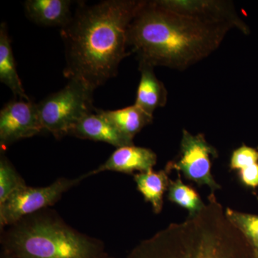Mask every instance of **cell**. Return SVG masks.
<instances>
[{
    "instance_id": "1",
    "label": "cell",
    "mask_w": 258,
    "mask_h": 258,
    "mask_svg": "<svg viewBox=\"0 0 258 258\" xmlns=\"http://www.w3.org/2000/svg\"><path fill=\"white\" fill-rule=\"evenodd\" d=\"M144 1L107 0L81 3L61 28L66 49L64 76L79 79L96 90L115 77L127 52L128 31Z\"/></svg>"
},
{
    "instance_id": "2",
    "label": "cell",
    "mask_w": 258,
    "mask_h": 258,
    "mask_svg": "<svg viewBox=\"0 0 258 258\" xmlns=\"http://www.w3.org/2000/svg\"><path fill=\"white\" fill-rule=\"evenodd\" d=\"M230 29L144 1L128 31L139 62L184 71L216 51Z\"/></svg>"
},
{
    "instance_id": "3",
    "label": "cell",
    "mask_w": 258,
    "mask_h": 258,
    "mask_svg": "<svg viewBox=\"0 0 258 258\" xmlns=\"http://www.w3.org/2000/svg\"><path fill=\"white\" fill-rule=\"evenodd\" d=\"M126 258H256L215 195L195 216L172 223L136 246Z\"/></svg>"
},
{
    "instance_id": "4",
    "label": "cell",
    "mask_w": 258,
    "mask_h": 258,
    "mask_svg": "<svg viewBox=\"0 0 258 258\" xmlns=\"http://www.w3.org/2000/svg\"><path fill=\"white\" fill-rule=\"evenodd\" d=\"M3 235L4 254L13 258H101L103 244L54 217L30 216Z\"/></svg>"
},
{
    "instance_id": "5",
    "label": "cell",
    "mask_w": 258,
    "mask_h": 258,
    "mask_svg": "<svg viewBox=\"0 0 258 258\" xmlns=\"http://www.w3.org/2000/svg\"><path fill=\"white\" fill-rule=\"evenodd\" d=\"M94 91L87 83L72 79L60 91L39 102L37 108L44 131L57 139L69 135L80 120L96 111L93 104Z\"/></svg>"
},
{
    "instance_id": "6",
    "label": "cell",
    "mask_w": 258,
    "mask_h": 258,
    "mask_svg": "<svg viewBox=\"0 0 258 258\" xmlns=\"http://www.w3.org/2000/svg\"><path fill=\"white\" fill-rule=\"evenodd\" d=\"M86 177L85 174L76 179L60 178L48 186L42 187L24 185L0 205L1 227L14 225L25 217L57 203L64 192Z\"/></svg>"
},
{
    "instance_id": "7",
    "label": "cell",
    "mask_w": 258,
    "mask_h": 258,
    "mask_svg": "<svg viewBox=\"0 0 258 258\" xmlns=\"http://www.w3.org/2000/svg\"><path fill=\"white\" fill-rule=\"evenodd\" d=\"M217 157L216 149L207 142L205 136L192 135L184 129L179 160L169 163L166 166V171L171 169L181 171L186 179L200 186H208L213 194L220 189L211 172V158Z\"/></svg>"
},
{
    "instance_id": "8",
    "label": "cell",
    "mask_w": 258,
    "mask_h": 258,
    "mask_svg": "<svg viewBox=\"0 0 258 258\" xmlns=\"http://www.w3.org/2000/svg\"><path fill=\"white\" fill-rule=\"evenodd\" d=\"M166 9L212 25L237 29L248 33L247 25L236 11L232 2L221 0H157Z\"/></svg>"
},
{
    "instance_id": "9",
    "label": "cell",
    "mask_w": 258,
    "mask_h": 258,
    "mask_svg": "<svg viewBox=\"0 0 258 258\" xmlns=\"http://www.w3.org/2000/svg\"><path fill=\"white\" fill-rule=\"evenodd\" d=\"M44 132L37 103L31 100H12L0 111V144L5 148Z\"/></svg>"
},
{
    "instance_id": "10",
    "label": "cell",
    "mask_w": 258,
    "mask_h": 258,
    "mask_svg": "<svg viewBox=\"0 0 258 258\" xmlns=\"http://www.w3.org/2000/svg\"><path fill=\"white\" fill-rule=\"evenodd\" d=\"M157 154L147 148L126 146L118 148L103 164L91 172L86 177L96 175L103 171H111L132 174L134 171L145 172L152 170L157 164Z\"/></svg>"
},
{
    "instance_id": "11",
    "label": "cell",
    "mask_w": 258,
    "mask_h": 258,
    "mask_svg": "<svg viewBox=\"0 0 258 258\" xmlns=\"http://www.w3.org/2000/svg\"><path fill=\"white\" fill-rule=\"evenodd\" d=\"M69 135L94 142H105L117 149L134 145L133 141L120 133L104 116L101 109H97L85 116L75 125Z\"/></svg>"
},
{
    "instance_id": "12",
    "label": "cell",
    "mask_w": 258,
    "mask_h": 258,
    "mask_svg": "<svg viewBox=\"0 0 258 258\" xmlns=\"http://www.w3.org/2000/svg\"><path fill=\"white\" fill-rule=\"evenodd\" d=\"M154 68L144 62H139L141 79L134 104L153 115L157 108L166 106L167 91L164 83L157 79Z\"/></svg>"
},
{
    "instance_id": "13",
    "label": "cell",
    "mask_w": 258,
    "mask_h": 258,
    "mask_svg": "<svg viewBox=\"0 0 258 258\" xmlns=\"http://www.w3.org/2000/svg\"><path fill=\"white\" fill-rule=\"evenodd\" d=\"M69 0H28L25 14L31 21L46 27L63 28L72 18Z\"/></svg>"
},
{
    "instance_id": "14",
    "label": "cell",
    "mask_w": 258,
    "mask_h": 258,
    "mask_svg": "<svg viewBox=\"0 0 258 258\" xmlns=\"http://www.w3.org/2000/svg\"><path fill=\"white\" fill-rule=\"evenodd\" d=\"M0 81L11 90L15 98L30 99L18 76L11 40L5 23L0 25Z\"/></svg>"
},
{
    "instance_id": "15",
    "label": "cell",
    "mask_w": 258,
    "mask_h": 258,
    "mask_svg": "<svg viewBox=\"0 0 258 258\" xmlns=\"http://www.w3.org/2000/svg\"><path fill=\"white\" fill-rule=\"evenodd\" d=\"M102 113L120 133L132 141L144 127L152 123L154 118L135 104L114 111L102 110Z\"/></svg>"
},
{
    "instance_id": "16",
    "label": "cell",
    "mask_w": 258,
    "mask_h": 258,
    "mask_svg": "<svg viewBox=\"0 0 258 258\" xmlns=\"http://www.w3.org/2000/svg\"><path fill=\"white\" fill-rule=\"evenodd\" d=\"M134 181L145 201L152 205L155 213L159 214L163 208V196L170 181L166 171H154L152 169L139 172L134 175Z\"/></svg>"
},
{
    "instance_id": "17",
    "label": "cell",
    "mask_w": 258,
    "mask_h": 258,
    "mask_svg": "<svg viewBox=\"0 0 258 258\" xmlns=\"http://www.w3.org/2000/svg\"><path fill=\"white\" fill-rule=\"evenodd\" d=\"M168 199L188 210L189 217L195 216L206 206L195 189L185 184L179 178L175 181H169Z\"/></svg>"
},
{
    "instance_id": "18",
    "label": "cell",
    "mask_w": 258,
    "mask_h": 258,
    "mask_svg": "<svg viewBox=\"0 0 258 258\" xmlns=\"http://www.w3.org/2000/svg\"><path fill=\"white\" fill-rule=\"evenodd\" d=\"M14 166L4 155L0 159V205L14 191L25 185Z\"/></svg>"
},
{
    "instance_id": "19",
    "label": "cell",
    "mask_w": 258,
    "mask_h": 258,
    "mask_svg": "<svg viewBox=\"0 0 258 258\" xmlns=\"http://www.w3.org/2000/svg\"><path fill=\"white\" fill-rule=\"evenodd\" d=\"M225 214L252 246L258 243V215L243 213L230 208L225 210Z\"/></svg>"
},
{
    "instance_id": "20",
    "label": "cell",
    "mask_w": 258,
    "mask_h": 258,
    "mask_svg": "<svg viewBox=\"0 0 258 258\" xmlns=\"http://www.w3.org/2000/svg\"><path fill=\"white\" fill-rule=\"evenodd\" d=\"M256 163H258L257 149L242 145L232 153L230 166L232 170L239 171Z\"/></svg>"
},
{
    "instance_id": "21",
    "label": "cell",
    "mask_w": 258,
    "mask_h": 258,
    "mask_svg": "<svg viewBox=\"0 0 258 258\" xmlns=\"http://www.w3.org/2000/svg\"><path fill=\"white\" fill-rule=\"evenodd\" d=\"M241 181L248 187L258 186V163L239 171Z\"/></svg>"
},
{
    "instance_id": "22",
    "label": "cell",
    "mask_w": 258,
    "mask_h": 258,
    "mask_svg": "<svg viewBox=\"0 0 258 258\" xmlns=\"http://www.w3.org/2000/svg\"><path fill=\"white\" fill-rule=\"evenodd\" d=\"M254 249V254H255L256 258H258V243L254 244V245L252 246Z\"/></svg>"
},
{
    "instance_id": "23",
    "label": "cell",
    "mask_w": 258,
    "mask_h": 258,
    "mask_svg": "<svg viewBox=\"0 0 258 258\" xmlns=\"http://www.w3.org/2000/svg\"><path fill=\"white\" fill-rule=\"evenodd\" d=\"M2 258H13V257H10V256L8 255V254H3V257H2Z\"/></svg>"
},
{
    "instance_id": "24",
    "label": "cell",
    "mask_w": 258,
    "mask_h": 258,
    "mask_svg": "<svg viewBox=\"0 0 258 258\" xmlns=\"http://www.w3.org/2000/svg\"><path fill=\"white\" fill-rule=\"evenodd\" d=\"M101 258H113V257H109V256H108L107 255V254H105L104 256H103V257H102Z\"/></svg>"
}]
</instances>
